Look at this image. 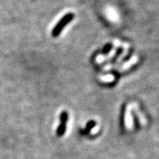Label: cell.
<instances>
[{"label": "cell", "instance_id": "6da1fadb", "mask_svg": "<svg viewBox=\"0 0 159 159\" xmlns=\"http://www.w3.org/2000/svg\"><path fill=\"white\" fill-rule=\"evenodd\" d=\"M74 19V13L73 12H68V13H66V15H64L62 18H61V20L57 23V25L54 27V29H52V36L53 37H57L58 36L60 33L62 32V30L66 27V25L70 23Z\"/></svg>", "mask_w": 159, "mask_h": 159}, {"label": "cell", "instance_id": "7a4b0ae2", "mask_svg": "<svg viewBox=\"0 0 159 159\" xmlns=\"http://www.w3.org/2000/svg\"><path fill=\"white\" fill-rule=\"evenodd\" d=\"M67 117L68 115L66 111H63L61 113V117H60V120H61V124L59 125V127L57 128V135L61 136L65 134L66 131V121H67Z\"/></svg>", "mask_w": 159, "mask_h": 159}, {"label": "cell", "instance_id": "3957f363", "mask_svg": "<svg viewBox=\"0 0 159 159\" xmlns=\"http://www.w3.org/2000/svg\"><path fill=\"white\" fill-rule=\"evenodd\" d=\"M111 48H112V45H111V44H107V45L105 46V48L103 49L102 53H103V54H107L109 51L111 50Z\"/></svg>", "mask_w": 159, "mask_h": 159}, {"label": "cell", "instance_id": "277c9868", "mask_svg": "<svg viewBox=\"0 0 159 159\" xmlns=\"http://www.w3.org/2000/svg\"><path fill=\"white\" fill-rule=\"evenodd\" d=\"M94 125H95V122H94V121H90V122L88 124V125H87V127H86V130H84V132H86V133H87L88 131L90 130L91 128H92Z\"/></svg>", "mask_w": 159, "mask_h": 159}]
</instances>
